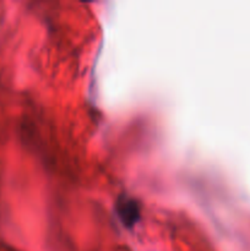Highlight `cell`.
Returning <instances> with one entry per match:
<instances>
[{
	"mask_svg": "<svg viewBox=\"0 0 250 251\" xmlns=\"http://www.w3.org/2000/svg\"><path fill=\"white\" fill-rule=\"evenodd\" d=\"M118 215L120 220L126 227L134 226V223L139 220L140 211L137 207L136 202L134 200H130L127 198H123L118 202Z\"/></svg>",
	"mask_w": 250,
	"mask_h": 251,
	"instance_id": "obj_1",
	"label": "cell"
}]
</instances>
